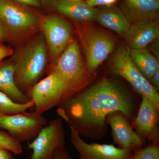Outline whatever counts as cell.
<instances>
[{
	"instance_id": "obj_3",
	"label": "cell",
	"mask_w": 159,
	"mask_h": 159,
	"mask_svg": "<svg viewBox=\"0 0 159 159\" xmlns=\"http://www.w3.org/2000/svg\"><path fill=\"white\" fill-rule=\"evenodd\" d=\"M52 73L61 81L65 88L64 101L87 86L94 76L87 70L77 39L71 41L48 73Z\"/></svg>"
},
{
	"instance_id": "obj_12",
	"label": "cell",
	"mask_w": 159,
	"mask_h": 159,
	"mask_svg": "<svg viewBox=\"0 0 159 159\" xmlns=\"http://www.w3.org/2000/svg\"><path fill=\"white\" fill-rule=\"evenodd\" d=\"M70 142L79 154L80 159H129L133 152L113 145L89 144L82 140L71 126Z\"/></svg>"
},
{
	"instance_id": "obj_10",
	"label": "cell",
	"mask_w": 159,
	"mask_h": 159,
	"mask_svg": "<svg viewBox=\"0 0 159 159\" xmlns=\"http://www.w3.org/2000/svg\"><path fill=\"white\" fill-rule=\"evenodd\" d=\"M106 122L110 127L114 143L119 148L134 152L145 146L147 141L134 130L130 120L121 112L110 114Z\"/></svg>"
},
{
	"instance_id": "obj_32",
	"label": "cell",
	"mask_w": 159,
	"mask_h": 159,
	"mask_svg": "<svg viewBox=\"0 0 159 159\" xmlns=\"http://www.w3.org/2000/svg\"><path fill=\"white\" fill-rule=\"evenodd\" d=\"M72 1H81V0H72Z\"/></svg>"
},
{
	"instance_id": "obj_24",
	"label": "cell",
	"mask_w": 159,
	"mask_h": 159,
	"mask_svg": "<svg viewBox=\"0 0 159 159\" xmlns=\"http://www.w3.org/2000/svg\"><path fill=\"white\" fill-rule=\"evenodd\" d=\"M51 159H70L68 151L65 146L57 148Z\"/></svg>"
},
{
	"instance_id": "obj_23",
	"label": "cell",
	"mask_w": 159,
	"mask_h": 159,
	"mask_svg": "<svg viewBox=\"0 0 159 159\" xmlns=\"http://www.w3.org/2000/svg\"><path fill=\"white\" fill-rule=\"evenodd\" d=\"M118 0H86L85 2L92 7L99 6H112L116 3Z\"/></svg>"
},
{
	"instance_id": "obj_26",
	"label": "cell",
	"mask_w": 159,
	"mask_h": 159,
	"mask_svg": "<svg viewBox=\"0 0 159 159\" xmlns=\"http://www.w3.org/2000/svg\"><path fill=\"white\" fill-rule=\"evenodd\" d=\"M12 54V50L10 48L0 44V62Z\"/></svg>"
},
{
	"instance_id": "obj_7",
	"label": "cell",
	"mask_w": 159,
	"mask_h": 159,
	"mask_svg": "<svg viewBox=\"0 0 159 159\" xmlns=\"http://www.w3.org/2000/svg\"><path fill=\"white\" fill-rule=\"evenodd\" d=\"M63 120L61 118L52 119L28 143V148L32 150L29 159H51L57 148L65 146Z\"/></svg>"
},
{
	"instance_id": "obj_15",
	"label": "cell",
	"mask_w": 159,
	"mask_h": 159,
	"mask_svg": "<svg viewBox=\"0 0 159 159\" xmlns=\"http://www.w3.org/2000/svg\"><path fill=\"white\" fill-rule=\"evenodd\" d=\"M120 9L131 25L158 17L159 3L154 0H122Z\"/></svg>"
},
{
	"instance_id": "obj_25",
	"label": "cell",
	"mask_w": 159,
	"mask_h": 159,
	"mask_svg": "<svg viewBox=\"0 0 159 159\" xmlns=\"http://www.w3.org/2000/svg\"><path fill=\"white\" fill-rule=\"evenodd\" d=\"M23 6H31L39 8L42 5L41 0H11Z\"/></svg>"
},
{
	"instance_id": "obj_11",
	"label": "cell",
	"mask_w": 159,
	"mask_h": 159,
	"mask_svg": "<svg viewBox=\"0 0 159 159\" xmlns=\"http://www.w3.org/2000/svg\"><path fill=\"white\" fill-rule=\"evenodd\" d=\"M0 20L8 31L17 33L32 31L39 25L35 14L11 0H0Z\"/></svg>"
},
{
	"instance_id": "obj_31",
	"label": "cell",
	"mask_w": 159,
	"mask_h": 159,
	"mask_svg": "<svg viewBox=\"0 0 159 159\" xmlns=\"http://www.w3.org/2000/svg\"><path fill=\"white\" fill-rule=\"evenodd\" d=\"M154 1H156V2H157L159 3V0H154Z\"/></svg>"
},
{
	"instance_id": "obj_16",
	"label": "cell",
	"mask_w": 159,
	"mask_h": 159,
	"mask_svg": "<svg viewBox=\"0 0 159 159\" xmlns=\"http://www.w3.org/2000/svg\"><path fill=\"white\" fill-rule=\"evenodd\" d=\"M97 9L95 20L100 25L124 36L131 24L121 9L114 5L101 6Z\"/></svg>"
},
{
	"instance_id": "obj_5",
	"label": "cell",
	"mask_w": 159,
	"mask_h": 159,
	"mask_svg": "<svg viewBox=\"0 0 159 159\" xmlns=\"http://www.w3.org/2000/svg\"><path fill=\"white\" fill-rule=\"evenodd\" d=\"M47 124L43 114L35 111L0 116V129L7 130L20 143L34 140Z\"/></svg>"
},
{
	"instance_id": "obj_2",
	"label": "cell",
	"mask_w": 159,
	"mask_h": 159,
	"mask_svg": "<svg viewBox=\"0 0 159 159\" xmlns=\"http://www.w3.org/2000/svg\"><path fill=\"white\" fill-rule=\"evenodd\" d=\"M14 63L16 84L21 92L26 95L29 90L39 81L47 69V43L42 33L19 51Z\"/></svg>"
},
{
	"instance_id": "obj_17",
	"label": "cell",
	"mask_w": 159,
	"mask_h": 159,
	"mask_svg": "<svg viewBox=\"0 0 159 159\" xmlns=\"http://www.w3.org/2000/svg\"><path fill=\"white\" fill-rule=\"evenodd\" d=\"M54 8L57 12L79 22H90L96 19L97 9L84 0H57Z\"/></svg>"
},
{
	"instance_id": "obj_18",
	"label": "cell",
	"mask_w": 159,
	"mask_h": 159,
	"mask_svg": "<svg viewBox=\"0 0 159 159\" xmlns=\"http://www.w3.org/2000/svg\"><path fill=\"white\" fill-rule=\"evenodd\" d=\"M14 62L0 65V91L16 103L24 104L31 99L19 89L14 80Z\"/></svg>"
},
{
	"instance_id": "obj_29",
	"label": "cell",
	"mask_w": 159,
	"mask_h": 159,
	"mask_svg": "<svg viewBox=\"0 0 159 159\" xmlns=\"http://www.w3.org/2000/svg\"><path fill=\"white\" fill-rule=\"evenodd\" d=\"M0 159H13V157L11 152L0 148Z\"/></svg>"
},
{
	"instance_id": "obj_8",
	"label": "cell",
	"mask_w": 159,
	"mask_h": 159,
	"mask_svg": "<svg viewBox=\"0 0 159 159\" xmlns=\"http://www.w3.org/2000/svg\"><path fill=\"white\" fill-rule=\"evenodd\" d=\"M65 92L61 81L56 75L50 73L33 85L26 95L34 102L35 111L43 114L58 107L64 101Z\"/></svg>"
},
{
	"instance_id": "obj_21",
	"label": "cell",
	"mask_w": 159,
	"mask_h": 159,
	"mask_svg": "<svg viewBox=\"0 0 159 159\" xmlns=\"http://www.w3.org/2000/svg\"><path fill=\"white\" fill-rule=\"evenodd\" d=\"M0 148L9 150L15 155L23 153L20 142L11 136L8 132L0 129Z\"/></svg>"
},
{
	"instance_id": "obj_22",
	"label": "cell",
	"mask_w": 159,
	"mask_h": 159,
	"mask_svg": "<svg viewBox=\"0 0 159 159\" xmlns=\"http://www.w3.org/2000/svg\"><path fill=\"white\" fill-rule=\"evenodd\" d=\"M148 143L134 151L129 159H159V141Z\"/></svg>"
},
{
	"instance_id": "obj_6",
	"label": "cell",
	"mask_w": 159,
	"mask_h": 159,
	"mask_svg": "<svg viewBox=\"0 0 159 159\" xmlns=\"http://www.w3.org/2000/svg\"><path fill=\"white\" fill-rule=\"evenodd\" d=\"M81 40L87 70L94 75L99 66L114 51L115 40L107 33L93 29L82 31Z\"/></svg>"
},
{
	"instance_id": "obj_20",
	"label": "cell",
	"mask_w": 159,
	"mask_h": 159,
	"mask_svg": "<svg viewBox=\"0 0 159 159\" xmlns=\"http://www.w3.org/2000/svg\"><path fill=\"white\" fill-rule=\"evenodd\" d=\"M32 107H34V103L32 100L24 104L16 103L0 91V116L26 111Z\"/></svg>"
},
{
	"instance_id": "obj_13",
	"label": "cell",
	"mask_w": 159,
	"mask_h": 159,
	"mask_svg": "<svg viewBox=\"0 0 159 159\" xmlns=\"http://www.w3.org/2000/svg\"><path fill=\"white\" fill-rule=\"evenodd\" d=\"M136 116L131 122L134 130L148 143L159 141V108L144 96Z\"/></svg>"
},
{
	"instance_id": "obj_4",
	"label": "cell",
	"mask_w": 159,
	"mask_h": 159,
	"mask_svg": "<svg viewBox=\"0 0 159 159\" xmlns=\"http://www.w3.org/2000/svg\"><path fill=\"white\" fill-rule=\"evenodd\" d=\"M110 72L124 79L140 96H144L159 108V94L134 64L129 49L120 46L113 55L108 65Z\"/></svg>"
},
{
	"instance_id": "obj_19",
	"label": "cell",
	"mask_w": 159,
	"mask_h": 159,
	"mask_svg": "<svg viewBox=\"0 0 159 159\" xmlns=\"http://www.w3.org/2000/svg\"><path fill=\"white\" fill-rule=\"evenodd\" d=\"M132 61L148 81L159 70V60L146 48L129 49Z\"/></svg>"
},
{
	"instance_id": "obj_28",
	"label": "cell",
	"mask_w": 159,
	"mask_h": 159,
	"mask_svg": "<svg viewBox=\"0 0 159 159\" xmlns=\"http://www.w3.org/2000/svg\"><path fill=\"white\" fill-rule=\"evenodd\" d=\"M8 35V30L4 23L0 20V41L4 40Z\"/></svg>"
},
{
	"instance_id": "obj_9",
	"label": "cell",
	"mask_w": 159,
	"mask_h": 159,
	"mask_svg": "<svg viewBox=\"0 0 159 159\" xmlns=\"http://www.w3.org/2000/svg\"><path fill=\"white\" fill-rule=\"evenodd\" d=\"M39 25L51 54L61 55L70 42L73 32L71 24L63 18L51 15L44 17Z\"/></svg>"
},
{
	"instance_id": "obj_27",
	"label": "cell",
	"mask_w": 159,
	"mask_h": 159,
	"mask_svg": "<svg viewBox=\"0 0 159 159\" xmlns=\"http://www.w3.org/2000/svg\"><path fill=\"white\" fill-rule=\"evenodd\" d=\"M151 85L159 92V70L156 72L153 76L149 80Z\"/></svg>"
},
{
	"instance_id": "obj_14",
	"label": "cell",
	"mask_w": 159,
	"mask_h": 159,
	"mask_svg": "<svg viewBox=\"0 0 159 159\" xmlns=\"http://www.w3.org/2000/svg\"><path fill=\"white\" fill-rule=\"evenodd\" d=\"M159 25L157 19H155L131 25L124 36L128 47L131 49L146 48L159 38Z\"/></svg>"
},
{
	"instance_id": "obj_1",
	"label": "cell",
	"mask_w": 159,
	"mask_h": 159,
	"mask_svg": "<svg viewBox=\"0 0 159 159\" xmlns=\"http://www.w3.org/2000/svg\"><path fill=\"white\" fill-rule=\"evenodd\" d=\"M113 76L91 83L58 105V116L80 136L103 139L108 130L106 119L114 112H121L130 122L136 116L141 96L119 76Z\"/></svg>"
},
{
	"instance_id": "obj_30",
	"label": "cell",
	"mask_w": 159,
	"mask_h": 159,
	"mask_svg": "<svg viewBox=\"0 0 159 159\" xmlns=\"http://www.w3.org/2000/svg\"><path fill=\"white\" fill-rule=\"evenodd\" d=\"M42 5L47 7H54L57 0H41Z\"/></svg>"
}]
</instances>
